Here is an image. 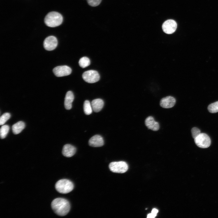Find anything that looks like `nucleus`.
Masks as SVG:
<instances>
[{
    "label": "nucleus",
    "instance_id": "nucleus-7",
    "mask_svg": "<svg viewBox=\"0 0 218 218\" xmlns=\"http://www.w3.org/2000/svg\"><path fill=\"white\" fill-rule=\"evenodd\" d=\"M177 23L174 20L169 19L163 23L162 28L164 32L167 34L173 33L177 28Z\"/></svg>",
    "mask_w": 218,
    "mask_h": 218
},
{
    "label": "nucleus",
    "instance_id": "nucleus-25",
    "mask_svg": "<svg viewBox=\"0 0 218 218\" xmlns=\"http://www.w3.org/2000/svg\"><path fill=\"white\" fill-rule=\"evenodd\" d=\"M156 216L152 214V213H150L148 214L147 216V218H154Z\"/></svg>",
    "mask_w": 218,
    "mask_h": 218
},
{
    "label": "nucleus",
    "instance_id": "nucleus-8",
    "mask_svg": "<svg viewBox=\"0 0 218 218\" xmlns=\"http://www.w3.org/2000/svg\"><path fill=\"white\" fill-rule=\"evenodd\" d=\"M53 71L56 76L61 77L70 74L72 70L70 67L66 65H62L55 67Z\"/></svg>",
    "mask_w": 218,
    "mask_h": 218
},
{
    "label": "nucleus",
    "instance_id": "nucleus-1",
    "mask_svg": "<svg viewBox=\"0 0 218 218\" xmlns=\"http://www.w3.org/2000/svg\"><path fill=\"white\" fill-rule=\"evenodd\" d=\"M51 207L54 212L61 216L66 215L70 209L69 201L66 199L61 198L54 199L51 202Z\"/></svg>",
    "mask_w": 218,
    "mask_h": 218
},
{
    "label": "nucleus",
    "instance_id": "nucleus-20",
    "mask_svg": "<svg viewBox=\"0 0 218 218\" xmlns=\"http://www.w3.org/2000/svg\"><path fill=\"white\" fill-rule=\"evenodd\" d=\"M208 109L211 113H216L218 112V101L210 104L208 107Z\"/></svg>",
    "mask_w": 218,
    "mask_h": 218
},
{
    "label": "nucleus",
    "instance_id": "nucleus-5",
    "mask_svg": "<svg viewBox=\"0 0 218 218\" xmlns=\"http://www.w3.org/2000/svg\"><path fill=\"white\" fill-rule=\"evenodd\" d=\"M194 139L196 144L200 148H207L210 146L211 144L210 137L205 133H201Z\"/></svg>",
    "mask_w": 218,
    "mask_h": 218
},
{
    "label": "nucleus",
    "instance_id": "nucleus-23",
    "mask_svg": "<svg viewBox=\"0 0 218 218\" xmlns=\"http://www.w3.org/2000/svg\"><path fill=\"white\" fill-rule=\"evenodd\" d=\"M88 4L92 7L98 6L101 3V0H87Z\"/></svg>",
    "mask_w": 218,
    "mask_h": 218
},
{
    "label": "nucleus",
    "instance_id": "nucleus-13",
    "mask_svg": "<svg viewBox=\"0 0 218 218\" xmlns=\"http://www.w3.org/2000/svg\"><path fill=\"white\" fill-rule=\"evenodd\" d=\"M76 150V148L70 144H66L63 147L62 154L65 157H71L75 154Z\"/></svg>",
    "mask_w": 218,
    "mask_h": 218
},
{
    "label": "nucleus",
    "instance_id": "nucleus-2",
    "mask_svg": "<svg viewBox=\"0 0 218 218\" xmlns=\"http://www.w3.org/2000/svg\"><path fill=\"white\" fill-rule=\"evenodd\" d=\"M62 15L59 13L51 12L48 13L45 18V22L48 26L54 27L59 26L63 21Z\"/></svg>",
    "mask_w": 218,
    "mask_h": 218
},
{
    "label": "nucleus",
    "instance_id": "nucleus-10",
    "mask_svg": "<svg viewBox=\"0 0 218 218\" xmlns=\"http://www.w3.org/2000/svg\"><path fill=\"white\" fill-rule=\"evenodd\" d=\"M176 103L175 98L173 97L168 96L162 98L160 102L161 107L164 108H168L172 107Z\"/></svg>",
    "mask_w": 218,
    "mask_h": 218
},
{
    "label": "nucleus",
    "instance_id": "nucleus-16",
    "mask_svg": "<svg viewBox=\"0 0 218 218\" xmlns=\"http://www.w3.org/2000/svg\"><path fill=\"white\" fill-rule=\"evenodd\" d=\"M25 124L22 121H19L13 124L12 127V130L15 134L20 133L25 128Z\"/></svg>",
    "mask_w": 218,
    "mask_h": 218
},
{
    "label": "nucleus",
    "instance_id": "nucleus-19",
    "mask_svg": "<svg viewBox=\"0 0 218 218\" xmlns=\"http://www.w3.org/2000/svg\"><path fill=\"white\" fill-rule=\"evenodd\" d=\"M9 130L8 125H5L2 126L0 130V136L2 139L5 138L8 134Z\"/></svg>",
    "mask_w": 218,
    "mask_h": 218
},
{
    "label": "nucleus",
    "instance_id": "nucleus-6",
    "mask_svg": "<svg viewBox=\"0 0 218 218\" xmlns=\"http://www.w3.org/2000/svg\"><path fill=\"white\" fill-rule=\"evenodd\" d=\"M82 77L84 81L90 83L98 81L100 77L97 71L94 70H90L84 72L83 74Z\"/></svg>",
    "mask_w": 218,
    "mask_h": 218
},
{
    "label": "nucleus",
    "instance_id": "nucleus-4",
    "mask_svg": "<svg viewBox=\"0 0 218 218\" xmlns=\"http://www.w3.org/2000/svg\"><path fill=\"white\" fill-rule=\"evenodd\" d=\"M109 167L112 172L115 173H123L126 172L128 169L127 164L124 161L111 162Z\"/></svg>",
    "mask_w": 218,
    "mask_h": 218
},
{
    "label": "nucleus",
    "instance_id": "nucleus-24",
    "mask_svg": "<svg viewBox=\"0 0 218 218\" xmlns=\"http://www.w3.org/2000/svg\"><path fill=\"white\" fill-rule=\"evenodd\" d=\"M158 212V210L155 208H154L153 209L151 213L156 216Z\"/></svg>",
    "mask_w": 218,
    "mask_h": 218
},
{
    "label": "nucleus",
    "instance_id": "nucleus-21",
    "mask_svg": "<svg viewBox=\"0 0 218 218\" xmlns=\"http://www.w3.org/2000/svg\"><path fill=\"white\" fill-rule=\"evenodd\" d=\"M11 114L9 113L3 114L0 118V125H3L10 117Z\"/></svg>",
    "mask_w": 218,
    "mask_h": 218
},
{
    "label": "nucleus",
    "instance_id": "nucleus-12",
    "mask_svg": "<svg viewBox=\"0 0 218 218\" xmlns=\"http://www.w3.org/2000/svg\"><path fill=\"white\" fill-rule=\"evenodd\" d=\"M145 123L149 129L153 131H157L159 129V125L158 122L156 121L152 116H149L145 119Z\"/></svg>",
    "mask_w": 218,
    "mask_h": 218
},
{
    "label": "nucleus",
    "instance_id": "nucleus-3",
    "mask_svg": "<svg viewBox=\"0 0 218 218\" xmlns=\"http://www.w3.org/2000/svg\"><path fill=\"white\" fill-rule=\"evenodd\" d=\"M74 185L69 180L62 179L59 180L55 184V188L59 193L66 194L71 192L73 189Z\"/></svg>",
    "mask_w": 218,
    "mask_h": 218
},
{
    "label": "nucleus",
    "instance_id": "nucleus-15",
    "mask_svg": "<svg viewBox=\"0 0 218 218\" xmlns=\"http://www.w3.org/2000/svg\"><path fill=\"white\" fill-rule=\"evenodd\" d=\"M93 111L96 112H99L103 108L104 105L103 101L101 99L93 100L91 102Z\"/></svg>",
    "mask_w": 218,
    "mask_h": 218
},
{
    "label": "nucleus",
    "instance_id": "nucleus-22",
    "mask_svg": "<svg viewBox=\"0 0 218 218\" xmlns=\"http://www.w3.org/2000/svg\"><path fill=\"white\" fill-rule=\"evenodd\" d=\"M191 132L192 137L194 139L201 133L200 130L196 127L193 128Z\"/></svg>",
    "mask_w": 218,
    "mask_h": 218
},
{
    "label": "nucleus",
    "instance_id": "nucleus-17",
    "mask_svg": "<svg viewBox=\"0 0 218 218\" xmlns=\"http://www.w3.org/2000/svg\"><path fill=\"white\" fill-rule=\"evenodd\" d=\"M84 111L85 114L87 115L91 114L92 112V108L91 104L88 100L84 101L83 105Z\"/></svg>",
    "mask_w": 218,
    "mask_h": 218
},
{
    "label": "nucleus",
    "instance_id": "nucleus-9",
    "mask_svg": "<svg viewBox=\"0 0 218 218\" xmlns=\"http://www.w3.org/2000/svg\"><path fill=\"white\" fill-rule=\"evenodd\" d=\"M44 47L47 51H52L55 49L58 45V41L54 36H49L46 38L44 41Z\"/></svg>",
    "mask_w": 218,
    "mask_h": 218
},
{
    "label": "nucleus",
    "instance_id": "nucleus-14",
    "mask_svg": "<svg viewBox=\"0 0 218 218\" xmlns=\"http://www.w3.org/2000/svg\"><path fill=\"white\" fill-rule=\"evenodd\" d=\"M74 99L73 92L71 91H68L66 94L64 101V105L67 110H70L72 107V103Z\"/></svg>",
    "mask_w": 218,
    "mask_h": 218
},
{
    "label": "nucleus",
    "instance_id": "nucleus-18",
    "mask_svg": "<svg viewBox=\"0 0 218 218\" xmlns=\"http://www.w3.org/2000/svg\"><path fill=\"white\" fill-rule=\"evenodd\" d=\"M90 64V61L88 58L86 57H84L80 59L79 61V66L83 68H85Z\"/></svg>",
    "mask_w": 218,
    "mask_h": 218
},
{
    "label": "nucleus",
    "instance_id": "nucleus-11",
    "mask_svg": "<svg viewBox=\"0 0 218 218\" xmlns=\"http://www.w3.org/2000/svg\"><path fill=\"white\" fill-rule=\"evenodd\" d=\"M88 143L89 145L91 147H100L104 145V140L101 136L96 135L92 137L89 139Z\"/></svg>",
    "mask_w": 218,
    "mask_h": 218
}]
</instances>
